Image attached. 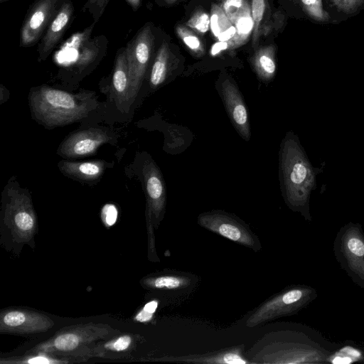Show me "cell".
I'll use <instances>...</instances> for the list:
<instances>
[{"mask_svg": "<svg viewBox=\"0 0 364 364\" xmlns=\"http://www.w3.org/2000/svg\"><path fill=\"white\" fill-rule=\"evenodd\" d=\"M80 343L79 337L72 333L58 336L54 340V346L60 350L68 351L75 349Z\"/></svg>", "mask_w": 364, "mask_h": 364, "instance_id": "83f0119b", "label": "cell"}, {"mask_svg": "<svg viewBox=\"0 0 364 364\" xmlns=\"http://www.w3.org/2000/svg\"><path fill=\"white\" fill-rule=\"evenodd\" d=\"M314 290L296 286L287 288L267 299L248 316L245 326L255 328L296 313L311 300Z\"/></svg>", "mask_w": 364, "mask_h": 364, "instance_id": "277c9868", "label": "cell"}, {"mask_svg": "<svg viewBox=\"0 0 364 364\" xmlns=\"http://www.w3.org/2000/svg\"><path fill=\"white\" fill-rule=\"evenodd\" d=\"M197 282L198 277L196 274L181 271H171L148 278L145 280V284L153 289L178 292L191 289L196 284Z\"/></svg>", "mask_w": 364, "mask_h": 364, "instance_id": "e0dca14e", "label": "cell"}, {"mask_svg": "<svg viewBox=\"0 0 364 364\" xmlns=\"http://www.w3.org/2000/svg\"><path fill=\"white\" fill-rule=\"evenodd\" d=\"M161 360L176 363L251 364L246 357L244 344L205 353L167 356Z\"/></svg>", "mask_w": 364, "mask_h": 364, "instance_id": "5bb4252c", "label": "cell"}, {"mask_svg": "<svg viewBox=\"0 0 364 364\" xmlns=\"http://www.w3.org/2000/svg\"><path fill=\"white\" fill-rule=\"evenodd\" d=\"M221 7L232 23L240 14L251 6L247 0H225Z\"/></svg>", "mask_w": 364, "mask_h": 364, "instance_id": "4316f807", "label": "cell"}, {"mask_svg": "<svg viewBox=\"0 0 364 364\" xmlns=\"http://www.w3.org/2000/svg\"><path fill=\"white\" fill-rule=\"evenodd\" d=\"M109 0H87L83 7V11L90 13L96 23L103 14Z\"/></svg>", "mask_w": 364, "mask_h": 364, "instance_id": "f1b7e54d", "label": "cell"}, {"mask_svg": "<svg viewBox=\"0 0 364 364\" xmlns=\"http://www.w3.org/2000/svg\"><path fill=\"white\" fill-rule=\"evenodd\" d=\"M197 223L203 228L255 252H259L262 248L258 236L248 224L235 214L223 210H211L200 213Z\"/></svg>", "mask_w": 364, "mask_h": 364, "instance_id": "5b68a950", "label": "cell"}, {"mask_svg": "<svg viewBox=\"0 0 364 364\" xmlns=\"http://www.w3.org/2000/svg\"><path fill=\"white\" fill-rule=\"evenodd\" d=\"M235 48V44L232 39L226 41H218L211 47L210 54L213 56H216L223 51Z\"/></svg>", "mask_w": 364, "mask_h": 364, "instance_id": "4dcf8cb0", "label": "cell"}, {"mask_svg": "<svg viewBox=\"0 0 364 364\" xmlns=\"http://www.w3.org/2000/svg\"><path fill=\"white\" fill-rule=\"evenodd\" d=\"M172 65L171 50L168 43L164 41L157 50L147 75L151 89H159L168 82Z\"/></svg>", "mask_w": 364, "mask_h": 364, "instance_id": "2e32d148", "label": "cell"}, {"mask_svg": "<svg viewBox=\"0 0 364 364\" xmlns=\"http://www.w3.org/2000/svg\"><path fill=\"white\" fill-rule=\"evenodd\" d=\"M251 65L258 80L264 83L272 81L277 72L275 46L257 48L251 58Z\"/></svg>", "mask_w": 364, "mask_h": 364, "instance_id": "ac0fdd59", "label": "cell"}, {"mask_svg": "<svg viewBox=\"0 0 364 364\" xmlns=\"http://www.w3.org/2000/svg\"><path fill=\"white\" fill-rule=\"evenodd\" d=\"M210 15L205 11H196L186 22L185 25L198 34H204L210 29Z\"/></svg>", "mask_w": 364, "mask_h": 364, "instance_id": "484cf974", "label": "cell"}, {"mask_svg": "<svg viewBox=\"0 0 364 364\" xmlns=\"http://www.w3.org/2000/svg\"><path fill=\"white\" fill-rule=\"evenodd\" d=\"M117 215V209L112 204H106L102 209V220L107 226H112L116 223Z\"/></svg>", "mask_w": 364, "mask_h": 364, "instance_id": "f546056e", "label": "cell"}, {"mask_svg": "<svg viewBox=\"0 0 364 364\" xmlns=\"http://www.w3.org/2000/svg\"><path fill=\"white\" fill-rule=\"evenodd\" d=\"M175 31L178 37L194 56L197 58L203 56L204 45L197 33L186 25L181 24L178 25Z\"/></svg>", "mask_w": 364, "mask_h": 364, "instance_id": "cb8c5ba5", "label": "cell"}, {"mask_svg": "<svg viewBox=\"0 0 364 364\" xmlns=\"http://www.w3.org/2000/svg\"><path fill=\"white\" fill-rule=\"evenodd\" d=\"M7 1V0H0V2H3V1Z\"/></svg>", "mask_w": 364, "mask_h": 364, "instance_id": "f35d334b", "label": "cell"}, {"mask_svg": "<svg viewBox=\"0 0 364 364\" xmlns=\"http://www.w3.org/2000/svg\"><path fill=\"white\" fill-rule=\"evenodd\" d=\"M210 21V29L216 38L233 25L221 6L215 4L211 6Z\"/></svg>", "mask_w": 364, "mask_h": 364, "instance_id": "d4e9b609", "label": "cell"}, {"mask_svg": "<svg viewBox=\"0 0 364 364\" xmlns=\"http://www.w3.org/2000/svg\"><path fill=\"white\" fill-rule=\"evenodd\" d=\"M289 331L269 332L245 353L251 364H285L315 363L321 359L314 349L289 341Z\"/></svg>", "mask_w": 364, "mask_h": 364, "instance_id": "7a4b0ae2", "label": "cell"}, {"mask_svg": "<svg viewBox=\"0 0 364 364\" xmlns=\"http://www.w3.org/2000/svg\"><path fill=\"white\" fill-rule=\"evenodd\" d=\"M153 314L147 312L143 309L137 314L135 319L140 322H146L149 321L151 318Z\"/></svg>", "mask_w": 364, "mask_h": 364, "instance_id": "d6a6232c", "label": "cell"}, {"mask_svg": "<svg viewBox=\"0 0 364 364\" xmlns=\"http://www.w3.org/2000/svg\"><path fill=\"white\" fill-rule=\"evenodd\" d=\"M28 105L32 119L51 129L88 117L98 107V101L92 91L72 93L44 84L31 89Z\"/></svg>", "mask_w": 364, "mask_h": 364, "instance_id": "6da1fadb", "label": "cell"}, {"mask_svg": "<svg viewBox=\"0 0 364 364\" xmlns=\"http://www.w3.org/2000/svg\"><path fill=\"white\" fill-rule=\"evenodd\" d=\"M28 363H31V364H34V363L39 364V363H49L50 361L46 358H44L42 356H38V357H36V358H33L30 359L28 360Z\"/></svg>", "mask_w": 364, "mask_h": 364, "instance_id": "d590c367", "label": "cell"}, {"mask_svg": "<svg viewBox=\"0 0 364 364\" xmlns=\"http://www.w3.org/2000/svg\"><path fill=\"white\" fill-rule=\"evenodd\" d=\"M112 164L100 159L75 161L63 159L58 162V167L65 176L82 183L93 185L100 181Z\"/></svg>", "mask_w": 364, "mask_h": 364, "instance_id": "9a60e30c", "label": "cell"}, {"mask_svg": "<svg viewBox=\"0 0 364 364\" xmlns=\"http://www.w3.org/2000/svg\"><path fill=\"white\" fill-rule=\"evenodd\" d=\"M157 301H151L149 303H147L144 307V310L147 311V312H149V313H151V314H154V312L155 311V310L157 308Z\"/></svg>", "mask_w": 364, "mask_h": 364, "instance_id": "e575fe53", "label": "cell"}, {"mask_svg": "<svg viewBox=\"0 0 364 364\" xmlns=\"http://www.w3.org/2000/svg\"><path fill=\"white\" fill-rule=\"evenodd\" d=\"M217 90L228 116L237 134L248 141L251 137L248 109L236 82L225 76L218 83Z\"/></svg>", "mask_w": 364, "mask_h": 364, "instance_id": "8fae6325", "label": "cell"}, {"mask_svg": "<svg viewBox=\"0 0 364 364\" xmlns=\"http://www.w3.org/2000/svg\"><path fill=\"white\" fill-rule=\"evenodd\" d=\"M296 14L310 21L318 23H331V18L324 10L322 0H289Z\"/></svg>", "mask_w": 364, "mask_h": 364, "instance_id": "44dd1931", "label": "cell"}, {"mask_svg": "<svg viewBox=\"0 0 364 364\" xmlns=\"http://www.w3.org/2000/svg\"><path fill=\"white\" fill-rule=\"evenodd\" d=\"M178 0H164L165 3L168 5H171L176 3Z\"/></svg>", "mask_w": 364, "mask_h": 364, "instance_id": "74e56055", "label": "cell"}, {"mask_svg": "<svg viewBox=\"0 0 364 364\" xmlns=\"http://www.w3.org/2000/svg\"><path fill=\"white\" fill-rule=\"evenodd\" d=\"M331 23H339L364 9V0H322Z\"/></svg>", "mask_w": 364, "mask_h": 364, "instance_id": "d6986e66", "label": "cell"}, {"mask_svg": "<svg viewBox=\"0 0 364 364\" xmlns=\"http://www.w3.org/2000/svg\"><path fill=\"white\" fill-rule=\"evenodd\" d=\"M126 1L136 11L140 6L141 0H126Z\"/></svg>", "mask_w": 364, "mask_h": 364, "instance_id": "8d00e7d4", "label": "cell"}, {"mask_svg": "<svg viewBox=\"0 0 364 364\" xmlns=\"http://www.w3.org/2000/svg\"><path fill=\"white\" fill-rule=\"evenodd\" d=\"M93 23L81 32L73 35L65 45L75 50V58L59 73L65 81L77 82L91 73L107 54L108 40L104 35L91 38Z\"/></svg>", "mask_w": 364, "mask_h": 364, "instance_id": "3957f363", "label": "cell"}, {"mask_svg": "<svg viewBox=\"0 0 364 364\" xmlns=\"http://www.w3.org/2000/svg\"><path fill=\"white\" fill-rule=\"evenodd\" d=\"M63 0H35L30 6L20 31V47L36 45L42 38Z\"/></svg>", "mask_w": 364, "mask_h": 364, "instance_id": "30bf717a", "label": "cell"}, {"mask_svg": "<svg viewBox=\"0 0 364 364\" xmlns=\"http://www.w3.org/2000/svg\"><path fill=\"white\" fill-rule=\"evenodd\" d=\"M109 91L117 107L123 112L129 110L133 104L125 47L117 53L111 75Z\"/></svg>", "mask_w": 364, "mask_h": 364, "instance_id": "4fadbf2b", "label": "cell"}, {"mask_svg": "<svg viewBox=\"0 0 364 364\" xmlns=\"http://www.w3.org/2000/svg\"><path fill=\"white\" fill-rule=\"evenodd\" d=\"M74 12V6L72 1L63 0L57 14L41 39L38 47V62L46 60L60 42L73 18Z\"/></svg>", "mask_w": 364, "mask_h": 364, "instance_id": "7c38bea8", "label": "cell"}, {"mask_svg": "<svg viewBox=\"0 0 364 364\" xmlns=\"http://www.w3.org/2000/svg\"><path fill=\"white\" fill-rule=\"evenodd\" d=\"M140 179L146 198L148 213L156 225L163 219L166 204V188L163 174L149 154L143 153Z\"/></svg>", "mask_w": 364, "mask_h": 364, "instance_id": "ba28073f", "label": "cell"}, {"mask_svg": "<svg viewBox=\"0 0 364 364\" xmlns=\"http://www.w3.org/2000/svg\"><path fill=\"white\" fill-rule=\"evenodd\" d=\"M154 47V35L146 23L129 41L126 47L132 103L148 75Z\"/></svg>", "mask_w": 364, "mask_h": 364, "instance_id": "8992f818", "label": "cell"}, {"mask_svg": "<svg viewBox=\"0 0 364 364\" xmlns=\"http://www.w3.org/2000/svg\"><path fill=\"white\" fill-rule=\"evenodd\" d=\"M343 250L350 265L364 274V238L355 230H349L343 237Z\"/></svg>", "mask_w": 364, "mask_h": 364, "instance_id": "ffe728a7", "label": "cell"}, {"mask_svg": "<svg viewBox=\"0 0 364 364\" xmlns=\"http://www.w3.org/2000/svg\"><path fill=\"white\" fill-rule=\"evenodd\" d=\"M268 9L267 0H251V14L253 19L252 45L255 48L264 33L265 16Z\"/></svg>", "mask_w": 364, "mask_h": 364, "instance_id": "7402d4cb", "label": "cell"}, {"mask_svg": "<svg viewBox=\"0 0 364 364\" xmlns=\"http://www.w3.org/2000/svg\"><path fill=\"white\" fill-rule=\"evenodd\" d=\"M107 129L90 127L70 133L60 144L57 154L65 159H76L95 154L102 145L114 141Z\"/></svg>", "mask_w": 364, "mask_h": 364, "instance_id": "9c48e42d", "label": "cell"}, {"mask_svg": "<svg viewBox=\"0 0 364 364\" xmlns=\"http://www.w3.org/2000/svg\"><path fill=\"white\" fill-rule=\"evenodd\" d=\"M300 156L290 139L284 141L280 150L281 185L287 203L293 208L303 203V184L308 176V169Z\"/></svg>", "mask_w": 364, "mask_h": 364, "instance_id": "52a82bcc", "label": "cell"}, {"mask_svg": "<svg viewBox=\"0 0 364 364\" xmlns=\"http://www.w3.org/2000/svg\"><path fill=\"white\" fill-rule=\"evenodd\" d=\"M236 28V34L233 38L235 48L243 46L248 41V38L253 31V19L251 14V7L240 14L232 23Z\"/></svg>", "mask_w": 364, "mask_h": 364, "instance_id": "603a6c76", "label": "cell"}, {"mask_svg": "<svg viewBox=\"0 0 364 364\" xmlns=\"http://www.w3.org/2000/svg\"><path fill=\"white\" fill-rule=\"evenodd\" d=\"M131 341V338L129 336H123L117 338L114 343H112L109 348L116 351H122L129 347Z\"/></svg>", "mask_w": 364, "mask_h": 364, "instance_id": "1f68e13d", "label": "cell"}, {"mask_svg": "<svg viewBox=\"0 0 364 364\" xmlns=\"http://www.w3.org/2000/svg\"><path fill=\"white\" fill-rule=\"evenodd\" d=\"M0 87V104L1 105L9 99L10 93L3 85H1Z\"/></svg>", "mask_w": 364, "mask_h": 364, "instance_id": "836d02e7", "label": "cell"}]
</instances>
